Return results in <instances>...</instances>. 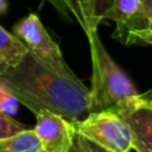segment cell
<instances>
[{"instance_id": "obj_8", "label": "cell", "mask_w": 152, "mask_h": 152, "mask_svg": "<svg viewBox=\"0 0 152 152\" xmlns=\"http://www.w3.org/2000/svg\"><path fill=\"white\" fill-rule=\"evenodd\" d=\"M60 13L72 16L83 32L99 28L104 21V15L110 7L111 0H58Z\"/></svg>"}, {"instance_id": "obj_4", "label": "cell", "mask_w": 152, "mask_h": 152, "mask_svg": "<svg viewBox=\"0 0 152 152\" xmlns=\"http://www.w3.org/2000/svg\"><path fill=\"white\" fill-rule=\"evenodd\" d=\"M13 35L27 47L29 53L37 58L58 74L75 77V74L63 58L59 44L50 36L36 13H29L13 26Z\"/></svg>"}, {"instance_id": "obj_13", "label": "cell", "mask_w": 152, "mask_h": 152, "mask_svg": "<svg viewBox=\"0 0 152 152\" xmlns=\"http://www.w3.org/2000/svg\"><path fill=\"white\" fill-rule=\"evenodd\" d=\"M123 44L131 45V44H148L152 45V24L144 28H139L131 31L127 35Z\"/></svg>"}, {"instance_id": "obj_10", "label": "cell", "mask_w": 152, "mask_h": 152, "mask_svg": "<svg viewBox=\"0 0 152 152\" xmlns=\"http://www.w3.org/2000/svg\"><path fill=\"white\" fill-rule=\"evenodd\" d=\"M27 52V47L15 35L0 26V60L8 67H12L16 66Z\"/></svg>"}, {"instance_id": "obj_6", "label": "cell", "mask_w": 152, "mask_h": 152, "mask_svg": "<svg viewBox=\"0 0 152 152\" xmlns=\"http://www.w3.org/2000/svg\"><path fill=\"white\" fill-rule=\"evenodd\" d=\"M127 123L132 148L136 152H152V108L136 102V96L112 108Z\"/></svg>"}, {"instance_id": "obj_2", "label": "cell", "mask_w": 152, "mask_h": 152, "mask_svg": "<svg viewBox=\"0 0 152 152\" xmlns=\"http://www.w3.org/2000/svg\"><path fill=\"white\" fill-rule=\"evenodd\" d=\"M88 40L92 61L89 107L91 112L115 108L139 95L134 81L118 66L105 50L97 28L84 32Z\"/></svg>"}, {"instance_id": "obj_17", "label": "cell", "mask_w": 152, "mask_h": 152, "mask_svg": "<svg viewBox=\"0 0 152 152\" xmlns=\"http://www.w3.org/2000/svg\"><path fill=\"white\" fill-rule=\"evenodd\" d=\"M7 10H8V3H7V0H0V13L7 12Z\"/></svg>"}, {"instance_id": "obj_3", "label": "cell", "mask_w": 152, "mask_h": 152, "mask_svg": "<svg viewBox=\"0 0 152 152\" xmlns=\"http://www.w3.org/2000/svg\"><path fill=\"white\" fill-rule=\"evenodd\" d=\"M76 134L108 152H128L132 148L131 132L120 115L112 108L89 112L74 123Z\"/></svg>"}, {"instance_id": "obj_16", "label": "cell", "mask_w": 152, "mask_h": 152, "mask_svg": "<svg viewBox=\"0 0 152 152\" xmlns=\"http://www.w3.org/2000/svg\"><path fill=\"white\" fill-rule=\"evenodd\" d=\"M142 1H143L144 16L148 19L150 24H152V0H142Z\"/></svg>"}, {"instance_id": "obj_9", "label": "cell", "mask_w": 152, "mask_h": 152, "mask_svg": "<svg viewBox=\"0 0 152 152\" xmlns=\"http://www.w3.org/2000/svg\"><path fill=\"white\" fill-rule=\"evenodd\" d=\"M0 152H43V145L34 129L26 128L16 135L0 139Z\"/></svg>"}, {"instance_id": "obj_18", "label": "cell", "mask_w": 152, "mask_h": 152, "mask_svg": "<svg viewBox=\"0 0 152 152\" xmlns=\"http://www.w3.org/2000/svg\"><path fill=\"white\" fill-rule=\"evenodd\" d=\"M7 68H8V66H7V64H5L4 61H1V60H0V76H1L3 74H4V72H5V69H7Z\"/></svg>"}, {"instance_id": "obj_1", "label": "cell", "mask_w": 152, "mask_h": 152, "mask_svg": "<svg viewBox=\"0 0 152 152\" xmlns=\"http://www.w3.org/2000/svg\"><path fill=\"white\" fill-rule=\"evenodd\" d=\"M0 80L34 113L50 111L75 123L91 112L89 89L77 76L58 74L29 52L16 66L8 67Z\"/></svg>"}, {"instance_id": "obj_7", "label": "cell", "mask_w": 152, "mask_h": 152, "mask_svg": "<svg viewBox=\"0 0 152 152\" xmlns=\"http://www.w3.org/2000/svg\"><path fill=\"white\" fill-rule=\"evenodd\" d=\"M104 20H112L116 24L112 37L120 43H124L131 31L150 26L148 19L144 16L142 0H111Z\"/></svg>"}, {"instance_id": "obj_15", "label": "cell", "mask_w": 152, "mask_h": 152, "mask_svg": "<svg viewBox=\"0 0 152 152\" xmlns=\"http://www.w3.org/2000/svg\"><path fill=\"white\" fill-rule=\"evenodd\" d=\"M136 102L140 103L143 105H147V107L152 108V91H148L145 94H142V95H137L136 96Z\"/></svg>"}, {"instance_id": "obj_12", "label": "cell", "mask_w": 152, "mask_h": 152, "mask_svg": "<svg viewBox=\"0 0 152 152\" xmlns=\"http://www.w3.org/2000/svg\"><path fill=\"white\" fill-rule=\"evenodd\" d=\"M27 127L24 124L16 121L12 116L0 111V139H5L12 135H16L18 132L26 129Z\"/></svg>"}, {"instance_id": "obj_5", "label": "cell", "mask_w": 152, "mask_h": 152, "mask_svg": "<svg viewBox=\"0 0 152 152\" xmlns=\"http://www.w3.org/2000/svg\"><path fill=\"white\" fill-rule=\"evenodd\" d=\"M35 134L42 142L43 152H67L75 136L74 123L50 111L35 113Z\"/></svg>"}, {"instance_id": "obj_19", "label": "cell", "mask_w": 152, "mask_h": 152, "mask_svg": "<svg viewBox=\"0 0 152 152\" xmlns=\"http://www.w3.org/2000/svg\"><path fill=\"white\" fill-rule=\"evenodd\" d=\"M47 1H50L51 4H52L53 7H55L56 10H58L59 12H60V5H59V1H58V0H47Z\"/></svg>"}, {"instance_id": "obj_11", "label": "cell", "mask_w": 152, "mask_h": 152, "mask_svg": "<svg viewBox=\"0 0 152 152\" xmlns=\"http://www.w3.org/2000/svg\"><path fill=\"white\" fill-rule=\"evenodd\" d=\"M19 105L20 103L18 97L4 81L0 80V111L10 116H15L19 111Z\"/></svg>"}, {"instance_id": "obj_14", "label": "cell", "mask_w": 152, "mask_h": 152, "mask_svg": "<svg viewBox=\"0 0 152 152\" xmlns=\"http://www.w3.org/2000/svg\"><path fill=\"white\" fill-rule=\"evenodd\" d=\"M67 152H108V151H105L104 148H102L97 144L92 143L91 140H88L87 137L81 136L80 134H76L75 132L72 144Z\"/></svg>"}]
</instances>
